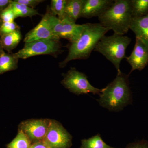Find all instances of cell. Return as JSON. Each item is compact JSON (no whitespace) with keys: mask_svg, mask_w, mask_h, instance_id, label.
<instances>
[{"mask_svg":"<svg viewBox=\"0 0 148 148\" xmlns=\"http://www.w3.org/2000/svg\"><path fill=\"white\" fill-rule=\"evenodd\" d=\"M84 24V29L79 38L69 46L67 57L59 64L60 68H64L72 60L89 58L98 42L110 30L100 23Z\"/></svg>","mask_w":148,"mask_h":148,"instance_id":"cell-1","label":"cell"},{"mask_svg":"<svg viewBox=\"0 0 148 148\" xmlns=\"http://www.w3.org/2000/svg\"><path fill=\"white\" fill-rule=\"evenodd\" d=\"M129 75L118 73L114 79L101 89L98 100L102 107L111 111H120L132 103V93L129 86Z\"/></svg>","mask_w":148,"mask_h":148,"instance_id":"cell-2","label":"cell"},{"mask_svg":"<svg viewBox=\"0 0 148 148\" xmlns=\"http://www.w3.org/2000/svg\"><path fill=\"white\" fill-rule=\"evenodd\" d=\"M98 18L102 26L112 30L115 34L125 35L132 19L131 0L114 1Z\"/></svg>","mask_w":148,"mask_h":148,"instance_id":"cell-3","label":"cell"},{"mask_svg":"<svg viewBox=\"0 0 148 148\" xmlns=\"http://www.w3.org/2000/svg\"><path fill=\"white\" fill-rule=\"evenodd\" d=\"M131 41V39L125 35H105L96 45L94 51L101 53L110 61L119 73L121 72L120 69L121 62L126 58V49Z\"/></svg>","mask_w":148,"mask_h":148,"instance_id":"cell-4","label":"cell"},{"mask_svg":"<svg viewBox=\"0 0 148 148\" xmlns=\"http://www.w3.org/2000/svg\"><path fill=\"white\" fill-rule=\"evenodd\" d=\"M47 10L49 23L53 34L58 39H66L73 43L79 38L84 29V24H76L66 18L60 19L51 14L49 8Z\"/></svg>","mask_w":148,"mask_h":148,"instance_id":"cell-5","label":"cell"},{"mask_svg":"<svg viewBox=\"0 0 148 148\" xmlns=\"http://www.w3.org/2000/svg\"><path fill=\"white\" fill-rule=\"evenodd\" d=\"M61 51L59 40H40L25 43L23 48L14 54L18 59H26L35 56L55 55Z\"/></svg>","mask_w":148,"mask_h":148,"instance_id":"cell-6","label":"cell"},{"mask_svg":"<svg viewBox=\"0 0 148 148\" xmlns=\"http://www.w3.org/2000/svg\"><path fill=\"white\" fill-rule=\"evenodd\" d=\"M61 84L74 94H81L92 93L100 95L101 89H98L90 84L86 75L79 71L75 68H71L64 75Z\"/></svg>","mask_w":148,"mask_h":148,"instance_id":"cell-7","label":"cell"},{"mask_svg":"<svg viewBox=\"0 0 148 148\" xmlns=\"http://www.w3.org/2000/svg\"><path fill=\"white\" fill-rule=\"evenodd\" d=\"M72 136L60 122L51 120L50 125L43 141L49 148H70Z\"/></svg>","mask_w":148,"mask_h":148,"instance_id":"cell-8","label":"cell"},{"mask_svg":"<svg viewBox=\"0 0 148 148\" xmlns=\"http://www.w3.org/2000/svg\"><path fill=\"white\" fill-rule=\"evenodd\" d=\"M48 119H31L22 121L18 125V130L27 135L32 144L42 141L50 125Z\"/></svg>","mask_w":148,"mask_h":148,"instance_id":"cell-9","label":"cell"},{"mask_svg":"<svg viewBox=\"0 0 148 148\" xmlns=\"http://www.w3.org/2000/svg\"><path fill=\"white\" fill-rule=\"evenodd\" d=\"M125 58L132 68L130 74L135 70L142 71L148 64V45L136 38L132 53Z\"/></svg>","mask_w":148,"mask_h":148,"instance_id":"cell-10","label":"cell"},{"mask_svg":"<svg viewBox=\"0 0 148 148\" xmlns=\"http://www.w3.org/2000/svg\"><path fill=\"white\" fill-rule=\"evenodd\" d=\"M48 16V12L47 10L46 12L40 23L25 35L24 42H29L40 40H59L51 30L49 23Z\"/></svg>","mask_w":148,"mask_h":148,"instance_id":"cell-11","label":"cell"},{"mask_svg":"<svg viewBox=\"0 0 148 148\" xmlns=\"http://www.w3.org/2000/svg\"><path fill=\"white\" fill-rule=\"evenodd\" d=\"M113 0H84L81 17L99 16L113 3Z\"/></svg>","mask_w":148,"mask_h":148,"instance_id":"cell-12","label":"cell"},{"mask_svg":"<svg viewBox=\"0 0 148 148\" xmlns=\"http://www.w3.org/2000/svg\"><path fill=\"white\" fill-rule=\"evenodd\" d=\"M130 29L134 32L136 38L148 45V14L138 18H132Z\"/></svg>","mask_w":148,"mask_h":148,"instance_id":"cell-13","label":"cell"},{"mask_svg":"<svg viewBox=\"0 0 148 148\" xmlns=\"http://www.w3.org/2000/svg\"><path fill=\"white\" fill-rule=\"evenodd\" d=\"M84 0H67L64 18L76 23L81 14Z\"/></svg>","mask_w":148,"mask_h":148,"instance_id":"cell-14","label":"cell"},{"mask_svg":"<svg viewBox=\"0 0 148 148\" xmlns=\"http://www.w3.org/2000/svg\"><path fill=\"white\" fill-rule=\"evenodd\" d=\"M22 36L20 30L0 36L1 42L4 50L8 53L17 47L21 41Z\"/></svg>","mask_w":148,"mask_h":148,"instance_id":"cell-15","label":"cell"},{"mask_svg":"<svg viewBox=\"0 0 148 148\" xmlns=\"http://www.w3.org/2000/svg\"><path fill=\"white\" fill-rule=\"evenodd\" d=\"M18 59L14 53H3L0 56V75L17 69Z\"/></svg>","mask_w":148,"mask_h":148,"instance_id":"cell-16","label":"cell"},{"mask_svg":"<svg viewBox=\"0 0 148 148\" xmlns=\"http://www.w3.org/2000/svg\"><path fill=\"white\" fill-rule=\"evenodd\" d=\"M10 5L14 13L15 18L18 17H32L36 15H41L38 11L34 8L18 3L14 1H12Z\"/></svg>","mask_w":148,"mask_h":148,"instance_id":"cell-17","label":"cell"},{"mask_svg":"<svg viewBox=\"0 0 148 148\" xmlns=\"http://www.w3.org/2000/svg\"><path fill=\"white\" fill-rule=\"evenodd\" d=\"M132 18H138L148 14V0H131Z\"/></svg>","mask_w":148,"mask_h":148,"instance_id":"cell-18","label":"cell"},{"mask_svg":"<svg viewBox=\"0 0 148 148\" xmlns=\"http://www.w3.org/2000/svg\"><path fill=\"white\" fill-rule=\"evenodd\" d=\"M80 148H115L108 145L103 140L100 134L88 139L81 140Z\"/></svg>","mask_w":148,"mask_h":148,"instance_id":"cell-19","label":"cell"},{"mask_svg":"<svg viewBox=\"0 0 148 148\" xmlns=\"http://www.w3.org/2000/svg\"><path fill=\"white\" fill-rule=\"evenodd\" d=\"M32 145L27 135L22 131L18 130L16 137L7 145V148H30Z\"/></svg>","mask_w":148,"mask_h":148,"instance_id":"cell-20","label":"cell"},{"mask_svg":"<svg viewBox=\"0 0 148 148\" xmlns=\"http://www.w3.org/2000/svg\"><path fill=\"white\" fill-rule=\"evenodd\" d=\"M67 0H52L51 3V13L60 19L64 18Z\"/></svg>","mask_w":148,"mask_h":148,"instance_id":"cell-21","label":"cell"},{"mask_svg":"<svg viewBox=\"0 0 148 148\" xmlns=\"http://www.w3.org/2000/svg\"><path fill=\"white\" fill-rule=\"evenodd\" d=\"M18 30H20V27L14 21L3 23L0 27V36Z\"/></svg>","mask_w":148,"mask_h":148,"instance_id":"cell-22","label":"cell"},{"mask_svg":"<svg viewBox=\"0 0 148 148\" xmlns=\"http://www.w3.org/2000/svg\"><path fill=\"white\" fill-rule=\"evenodd\" d=\"M0 18L3 23L14 21L15 16L10 4L0 14Z\"/></svg>","mask_w":148,"mask_h":148,"instance_id":"cell-23","label":"cell"},{"mask_svg":"<svg viewBox=\"0 0 148 148\" xmlns=\"http://www.w3.org/2000/svg\"><path fill=\"white\" fill-rule=\"evenodd\" d=\"M14 1L27 6L31 8H34L40 3L43 2L42 0H14Z\"/></svg>","mask_w":148,"mask_h":148,"instance_id":"cell-24","label":"cell"},{"mask_svg":"<svg viewBox=\"0 0 148 148\" xmlns=\"http://www.w3.org/2000/svg\"><path fill=\"white\" fill-rule=\"evenodd\" d=\"M125 148H148V142L143 140L135 143H130Z\"/></svg>","mask_w":148,"mask_h":148,"instance_id":"cell-25","label":"cell"},{"mask_svg":"<svg viewBox=\"0 0 148 148\" xmlns=\"http://www.w3.org/2000/svg\"><path fill=\"white\" fill-rule=\"evenodd\" d=\"M11 1V0H0V14L8 6Z\"/></svg>","mask_w":148,"mask_h":148,"instance_id":"cell-26","label":"cell"},{"mask_svg":"<svg viewBox=\"0 0 148 148\" xmlns=\"http://www.w3.org/2000/svg\"><path fill=\"white\" fill-rule=\"evenodd\" d=\"M30 148H49L45 144L43 141L38 142V143L32 144Z\"/></svg>","mask_w":148,"mask_h":148,"instance_id":"cell-27","label":"cell"},{"mask_svg":"<svg viewBox=\"0 0 148 148\" xmlns=\"http://www.w3.org/2000/svg\"><path fill=\"white\" fill-rule=\"evenodd\" d=\"M4 52V50L3 48L1 42V39H0V56L2 55Z\"/></svg>","mask_w":148,"mask_h":148,"instance_id":"cell-28","label":"cell"},{"mask_svg":"<svg viewBox=\"0 0 148 148\" xmlns=\"http://www.w3.org/2000/svg\"><path fill=\"white\" fill-rule=\"evenodd\" d=\"M3 22L2 21L1 19V18H0V27H1V26Z\"/></svg>","mask_w":148,"mask_h":148,"instance_id":"cell-29","label":"cell"}]
</instances>
